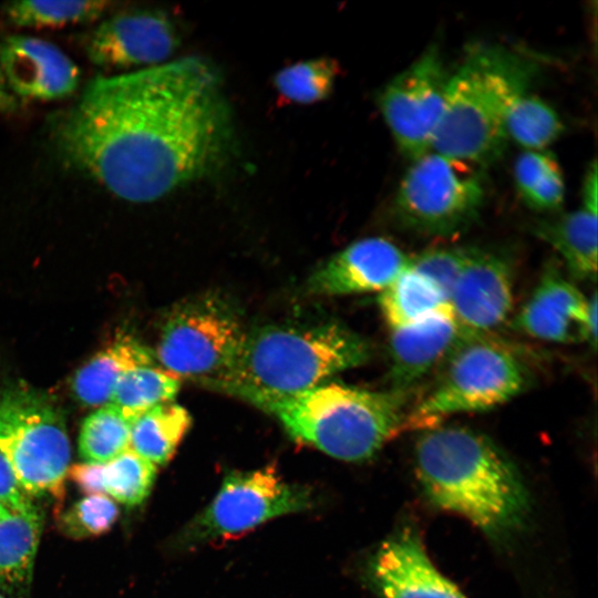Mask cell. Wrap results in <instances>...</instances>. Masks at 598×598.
I'll return each mask as SVG.
<instances>
[{
	"instance_id": "cell-1",
	"label": "cell",
	"mask_w": 598,
	"mask_h": 598,
	"mask_svg": "<svg viewBox=\"0 0 598 598\" xmlns=\"http://www.w3.org/2000/svg\"><path fill=\"white\" fill-rule=\"evenodd\" d=\"M54 140L69 165L115 196L150 203L218 171L233 123L217 71L187 56L94 79Z\"/></svg>"
},
{
	"instance_id": "cell-2",
	"label": "cell",
	"mask_w": 598,
	"mask_h": 598,
	"mask_svg": "<svg viewBox=\"0 0 598 598\" xmlns=\"http://www.w3.org/2000/svg\"><path fill=\"white\" fill-rule=\"evenodd\" d=\"M417 481L429 502L458 515L495 543L520 532L530 513L526 485L507 454L464 426L424 431L414 450Z\"/></svg>"
},
{
	"instance_id": "cell-3",
	"label": "cell",
	"mask_w": 598,
	"mask_h": 598,
	"mask_svg": "<svg viewBox=\"0 0 598 598\" xmlns=\"http://www.w3.org/2000/svg\"><path fill=\"white\" fill-rule=\"evenodd\" d=\"M370 355L368 341L339 322L271 324L246 332L229 368L203 385L251 403L311 389Z\"/></svg>"
},
{
	"instance_id": "cell-4",
	"label": "cell",
	"mask_w": 598,
	"mask_h": 598,
	"mask_svg": "<svg viewBox=\"0 0 598 598\" xmlns=\"http://www.w3.org/2000/svg\"><path fill=\"white\" fill-rule=\"evenodd\" d=\"M539 71L532 56L505 44L476 43L450 72L432 151L485 168L507 145L505 121Z\"/></svg>"
},
{
	"instance_id": "cell-5",
	"label": "cell",
	"mask_w": 598,
	"mask_h": 598,
	"mask_svg": "<svg viewBox=\"0 0 598 598\" xmlns=\"http://www.w3.org/2000/svg\"><path fill=\"white\" fill-rule=\"evenodd\" d=\"M409 398L410 392L393 389L371 391L321 383L251 404L276 416L296 440L334 458L359 462L406 432Z\"/></svg>"
},
{
	"instance_id": "cell-6",
	"label": "cell",
	"mask_w": 598,
	"mask_h": 598,
	"mask_svg": "<svg viewBox=\"0 0 598 598\" xmlns=\"http://www.w3.org/2000/svg\"><path fill=\"white\" fill-rule=\"evenodd\" d=\"M532 372L523 357L488 334L467 333L441 364L437 381L409 410L406 431H426L451 415L484 412L525 391Z\"/></svg>"
},
{
	"instance_id": "cell-7",
	"label": "cell",
	"mask_w": 598,
	"mask_h": 598,
	"mask_svg": "<svg viewBox=\"0 0 598 598\" xmlns=\"http://www.w3.org/2000/svg\"><path fill=\"white\" fill-rule=\"evenodd\" d=\"M0 453L28 495L60 496L70 441L64 414L49 394L23 381L0 392Z\"/></svg>"
},
{
	"instance_id": "cell-8",
	"label": "cell",
	"mask_w": 598,
	"mask_h": 598,
	"mask_svg": "<svg viewBox=\"0 0 598 598\" xmlns=\"http://www.w3.org/2000/svg\"><path fill=\"white\" fill-rule=\"evenodd\" d=\"M485 198L484 168L430 151L413 159L401 178L393 216L412 233L452 237L477 220Z\"/></svg>"
},
{
	"instance_id": "cell-9",
	"label": "cell",
	"mask_w": 598,
	"mask_h": 598,
	"mask_svg": "<svg viewBox=\"0 0 598 598\" xmlns=\"http://www.w3.org/2000/svg\"><path fill=\"white\" fill-rule=\"evenodd\" d=\"M246 331L235 310L216 296L179 305L167 318L156 357L171 374L205 384L234 361Z\"/></svg>"
},
{
	"instance_id": "cell-10",
	"label": "cell",
	"mask_w": 598,
	"mask_h": 598,
	"mask_svg": "<svg viewBox=\"0 0 598 598\" xmlns=\"http://www.w3.org/2000/svg\"><path fill=\"white\" fill-rule=\"evenodd\" d=\"M311 504L308 488L283 482L271 468L231 473L209 505L184 529L182 543L196 546L235 537Z\"/></svg>"
},
{
	"instance_id": "cell-11",
	"label": "cell",
	"mask_w": 598,
	"mask_h": 598,
	"mask_svg": "<svg viewBox=\"0 0 598 598\" xmlns=\"http://www.w3.org/2000/svg\"><path fill=\"white\" fill-rule=\"evenodd\" d=\"M450 72L439 45L431 44L378 94L379 109L399 151L412 161L432 151Z\"/></svg>"
},
{
	"instance_id": "cell-12",
	"label": "cell",
	"mask_w": 598,
	"mask_h": 598,
	"mask_svg": "<svg viewBox=\"0 0 598 598\" xmlns=\"http://www.w3.org/2000/svg\"><path fill=\"white\" fill-rule=\"evenodd\" d=\"M181 43L173 19L162 10H133L102 21L84 45L89 60L103 69L165 63Z\"/></svg>"
},
{
	"instance_id": "cell-13",
	"label": "cell",
	"mask_w": 598,
	"mask_h": 598,
	"mask_svg": "<svg viewBox=\"0 0 598 598\" xmlns=\"http://www.w3.org/2000/svg\"><path fill=\"white\" fill-rule=\"evenodd\" d=\"M514 268L498 249L466 247V257L450 297L453 316L468 333L488 334L502 326L514 305Z\"/></svg>"
},
{
	"instance_id": "cell-14",
	"label": "cell",
	"mask_w": 598,
	"mask_h": 598,
	"mask_svg": "<svg viewBox=\"0 0 598 598\" xmlns=\"http://www.w3.org/2000/svg\"><path fill=\"white\" fill-rule=\"evenodd\" d=\"M513 327L536 339L556 343L587 341L596 347L597 296L587 299L556 267H548Z\"/></svg>"
},
{
	"instance_id": "cell-15",
	"label": "cell",
	"mask_w": 598,
	"mask_h": 598,
	"mask_svg": "<svg viewBox=\"0 0 598 598\" xmlns=\"http://www.w3.org/2000/svg\"><path fill=\"white\" fill-rule=\"evenodd\" d=\"M367 577L380 598H466L434 566L411 526L378 547L369 560Z\"/></svg>"
},
{
	"instance_id": "cell-16",
	"label": "cell",
	"mask_w": 598,
	"mask_h": 598,
	"mask_svg": "<svg viewBox=\"0 0 598 598\" xmlns=\"http://www.w3.org/2000/svg\"><path fill=\"white\" fill-rule=\"evenodd\" d=\"M0 66L17 96L51 101L71 95L80 83L78 65L53 43L23 34L0 44Z\"/></svg>"
},
{
	"instance_id": "cell-17",
	"label": "cell",
	"mask_w": 598,
	"mask_h": 598,
	"mask_svg": "<svg viewBox=\"0 0 598 598\" xmlns=\"http://www.w3.org/2000/svg\"><path fill=\"white\" fill-rule=\"evenodd\" d=\"M409 256L382 237L357 240L333 255L308 279V291L341 296L382 291L406 267Z\"/></svg>"
},
{
	"instance_id": "cell-18",
	"label": "cell",
	"mask_w": 598,
	"mask_h": 598,
	"mask_svg": "<svg viewBox=\"0 0 598 598\" xmlns=\"http://www.w3.org/2000/svg\"><path fill=\"white\" fill-rule=\"evenodd\" d=\"M391 330L389 375L392 389L405 392L439 368L468 333L456 322L451 307Z\"/></svg>"
},
{
	"instance_id": "cell-19",
	"label": "cell",
	"mask_w": 598,
	"mask_h": 598,
	"mask_svg": "<svg viewBox=\"0 0 598 598\" xmlns=\"http://www.w3.org/2000/svg\"><path fill=\"white\" fill-rule=\"evenodd\" d=\"M147 365H154L151 350L128 336L120 337L76 371L72 392L85 406H103L125 372Z\"/></svg>"
},
{
	"instance_id": "cell-20",
	"label": "cell",
	"mask_w": 598,
	"mask_h": 598,
	"mask_svg": "<svg viewBox=\"0 0 598 598\" xmlns=\"http://www.w3.org/2000/svg\"><path fill=\"white\" fill-rule=\"evenodd\" d=\"M530 231L563 257L570 276L595 280L597 275V214L584 207L535 219Z\"/></svg>"
},
{
	"instance_id": "cell-21",
	"label": "cell",
	"mask_w": 598,
	"mask_h": 598,
	"mask_svg": "<svg viewBox=\"0 0 598 598\" xmlns=\"http://www.w3.org/2000/svg\"><path fill=\"white\" fill-rule=\"evenodd\" d=\"M42 519L33 507L0 522V592L21 598L30 586Z\"/></svg>"
},
{
	"instance_id": "cell-22",
	"label": "cell",
	"mask_w": 598,
	"mask_h": 598,
	"mask_svg": "<svg viewBox=\"0 0 598 598\" xmlns=\"http://www.w3.org/2000/svg\"><path fill=\"white\" fill-rule=\"evenodd\" d=\"M188 411L165 402L146 411L132 422L130 448L157 465L167 463L188 431Z\"/></svg>"
},
{
	"instance_id": "cell-23",
	"label": "cell",
	"mask_w": 598,
	"mask_h": 598,
	"mask_svg": "<svg viewBox=\"0 0 598 598\" xmlns=\"http://www.w3.org/2000/svg\"><path fill=\"white\" fill-rule=\"evenodd\" d=\"M379 307L388 326L395 329L451 306L432 280L406 267L380 292Z\"/></svg>"
},
{
	"instance_id": "cell-24",
	"label": "cell",
	"mask_w": 598,
	"mask_h": 598,
	"mask_svg": "<svg viewBox=\"0 0 598 598\" xmlns=\"http://www.w3.org/2000/svg\"><path fill=\"white\" fill-rule=\"evenodd\" d=\"M514 183L522 200L532 209L551 213L565 200V181L560 166L547 150L524 151L514 163Z\"/></svg>"
},
{
	"instance_id": "cell-25",
	"label": "cell",
	"mask_w": 598,
	"mask_h": 598,
	"mask_svg": "<svg viewBox=\"0 0 598 598\" xmlns=\"http://www.w3.org/2000/svg\"><path fill=\"white\" fill-rule=\"evenodd\" d=\"M181 380L154 365L134 368L123 374L110 404L133 422L152 408L171 402L177 394Z\"/></svg>"
},
{
	"instance_id": "cell-26",
	"label": "cell",
	"mask_w": 598,
	"mask_h": 598,
	"mask_svg": "<svg viewBox=\"0 0 598 598\" xmlns=\"http://www.w3.org/2000/svg\"><path fill=\"white\" fill-rule=\"evenodd\" d=\"M505 131L525 151L545 150L564 131V123L557 111L544 99L526 92L511 106Z\"/></svg>"
},
{
	"instance_id": "cell-27",
	"label": "cell",
	"mask_w": 598,
	"mask_h": 598,
	"mask_svg": "<svg viewBox=\"0 0 598 598\" xmlns=\"http://www.w3.org/2000/svg\"><path fill=\"white\" fill-rule=\"evenodd\" d=\"M132 422L107 403L83 421L79 454L84 463L104 464L130 448Z\"/></svg>"
},
{
	"instance_id": "cell-28",
	"label": "cell",
	"mask_w": 598,
	"mask_h": 598,
	"mask_svg": "<svg viewBox=\"0 0 598 598\" xmlns=\"http://www.w3.org/2000/svg\"><path fill=\"white\" fill-rule=\"evenodd\" d=\"M110 7V1H16L4 4L3 11L19 27L59 28L92 22Z\"/></svg>"
},
{
	"instance_id": "cell-29",
	"label": "cell",
	"mask_w": 598,
	"mask_h": 598,
	"mask_svg": "<svg viewBox=\"0 0 598 598\" xmlns=\"http://www.w3.org/2000/svg\"><path fill=\"white\" fill-rule=\"evenodd\" d=\"M339 72L338 63L330 58L306 60L281 69L274 85L290 102L312 104L331 94Z\"/></svg>"
},
{
	"instance_id": "cell-30",
	"label": "cell",
	"mask_w": 598,
	"mask_h": 598,
	"mask_svg": "<svg viewBox=\"0 0 598 598\" xmlns=\"http://www.w3.org/2000/svg\"><path fill=\"white\" fill-rule=\"evenodd\" d=\"M156 470L155 464L128 448L101 464L103 495L127 506L140 505L152 489Z\"/></svg>"
},
{
	"instance_id": "cell-31",
	"label": "cell",
	"mask_w": 598,
	"mask_h": 598,
	"mask_svg": "<svg viewBox=\"0 0 598 598\" xmlns=\"http://www.w3.org/2000/svg\"><path fill=\"white\" fill-rule=\"evenodd\" d=\"M118 517V507L111 497L86 495L60 518V529L69 537L83 539L109 532Z\"/></svg>"
},
{
	"instance_id": "cell-32",
	"label": "cell",
	"mask_w": 598,
	"mask_h": 598,
	"mask_svg": "<svg viewBox=\"0 0 598 598\" xmlns=\"http://www.w3.org/2000/svg\"><path fill=\"white\" fill-rule=\"evenodd\" d=\"M466 257V247H433L409 257L408 267L432 280L447 301Z\"/></svg>"
},
{
	"instance_id": "cell-33",
	"label": "cell",
	"mask_w": 598,
	"mask_h": 598,
	"mask_svg": "<svg viewBox=\"0 0 598 598\" xmlns=\"http://www.w3.org/2000/svg\"><path fill=\"white\" fill-rule=\"evenodd\" d=\"M0 503L10 513L32 509L34 504L23 491L6 457L0 453Z\"/></svg>"
},
{
	"instance_id": "cell-34",
	"label": "cell",
	"mask_w": 598,
	"mask_h": 598,
	"mask_svg": "<svg viewBox=\"0 0 598 598\" xmlns=\"http://www.w3.org/2000/svg\"><path fill=\"white\" fill-rule=\"evenodd\" d=\"M581 207L597 214V163L595 159L590 163L584 176Z\"/></svg>"
},
{
	"instance_id": "cell-35",
	"label": "cell",
	"mask_w": 598,
	"mask_h": 598,
	"mask_svg": "<svg viewBox=\"0 0 598 598\" xmlns=\"http://www.w3.org/2000/svg\"><path fill=\"white\" fill-rule=\"evenodd\" d=\"M19 107L16 95L7 85L3 72L0 66V114L14 113Z\"/></svg>"
},
{
	"instance_id": "cell-36",
	"label": "cell",
	"mask_w": 598,
	"mask_h": 598,
	"mask_svg": "<svg viewBox=\"0 0 598 598\" xmlns=\"http://www.w3.org/2000/svg\"><path fill=\"white\" fill-rule=\"evenodd\" d=\"M11 513L0 503V522L10 517Z\"/></svg>"
},
{
	"instance_id": "cell-37",
	"label": "cell",
	"mask_w": 598,
	"mask_h": 598,
	"mask_svg": "<svg viewBox=\"0 0 598 598\" xmlns=\"http://www.w3.org/2000/svg\"><path fill=\"white\" fill-rule=\"evenodd\" d=\"M0 598H6V597L0 592Z\"/></svg>"
}]
</instances>
